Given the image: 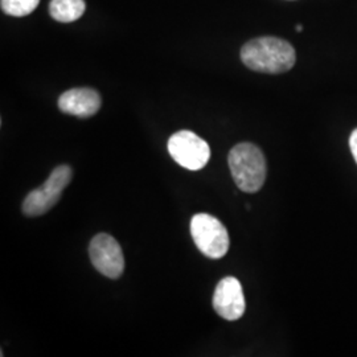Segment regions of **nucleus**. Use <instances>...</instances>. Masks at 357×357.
Here are the masks:
<instances>
[{"instance_id": "nucleus-1", "label": "nucleus", "mask_w": 357, "mask_h": 357, "mask_svg": "<svg viewBox=\"0 0 357 357\" xmlns=\"http://www.w3.org/2000/svg\"><path fill=\"white\" fill-rule=\"evenodd\" d=\"M241 60L255 72L280 75L293 68L296 56L289 41L266 36L248 41L241 50Z\"/></svg>"}, {"instance_id": "nucleus-10", "label": "nucleus", "mask_w": 357, "mask_h": 357, "mask_svg": "<svg viewBox=\"0 0 357 357\" xmlns=\"http://www.w3.org/2000/svg\"><path fill=\"white\" fill-rule=\"evenodd\" d=\"M40 0H0L3 13L16 17L26 16L38 8Z\"/></svg>"}, {"instance_id": "nucleus-9", "label": "nucleus", "mask_w": 357, "mask_h": 357, "mask_svg": "<svg viewBox=\"0 0 357 357\" xmlns=\"http://www.w3.org/2000/svg\"><path fill=\"white\" fill-rule=\"evenodd\" d=\"M85 8L84 0H52L50 13L60 23H73L84 15Z\"/></svg>"}, {"instance_id": "nucleus-5", "label": "nucleus", "mask_w": 357, "mask_h": 357, "mask_svg": "<svg viewBox=\"0 0 357 357\" xmlns=\"http://www.w3.org/2000/svg\"><path fill=\"white\" fill-rule=\"evenodd\" d=\"M168 153L178 166L190 171L204 168L211 158L209 144L190 130L178 131L169 138Z\"/></svg>"}, {"instance_id": "nucleus-7", "label": "nucleus", "mask_w": 357, "mask_h": 357, "mask_svg": "<svg viewBox=\"0 0 357 357\" xmlns=\"http://www.w3.org/2000/svg\"><path fill=\"white\" fill-rule=\"evenodd\" d=\"M213 308L222 319L234 321L243 315L246 303L243 286L234 277H225L218 282L213 294Z\"/></svg>"}, {"instance_id": "nucleus-12", "label": "nucleus", "mask_w": 357, "mask_h": 357, "mask_svg": "<svg viewBox=\"0 0 357 357\" xmlns=\"http://www.w3.org/2000/svg\"><path fill=\"white\" fill-rule=\"evenodd\" d=\"M302 29H303V26H296V31H298V32H301V31H302Z\"/></svg>"}, {"instance_id": "nucleus-11", "label": "nucleus", "mask_w": 357, "mask_h": 357, "mask_svg": "<svg viewBox=\"0 0 357 357\" xmlns=\"http://www.w3.org/2000/svg\"><path fill=\"white\" fill-rule=\"evenodd\" d=\"M349 147H351V153L354 155L355 160L357 163V128L354 130V132L351 134V138H349Z\"/></svg>"}, {"instance_id": "nucleus-6", "label": "nucleus", "mask_w": 357, "mask_h": 357, "mask_svg": "<svg viewBox=\"0 0 357 357\" xmlns=\"http://www.w3.org/2000/svg\"><path fill=\"white\" fill-rule=\"evenodd\" d=\"M89 255L91 264L101 274L112 280H118L125 270V257L121 245L113 236L100 233L90 241Z\"/></svg>"}, {"instance_id": "nucleus-8", "label": "nucleus", "mask_w": 357, "mask_h": 357, "mask_svg": "<svg viewBox=\"0 0 357 357\" xmlns=\"http://www.w3.org/2000/svg\"><path fill=\"white\" fill-rule=\"evenodd\" d=\"M101 96L90 88H76L63 93L59 98V109L65 114L89 118L101 109Z\"/></svg>"}, {"instance_id": "nucleus-4", "label": "nucleus", "mask_w": 357, "mask_h": 357, "mask_svg": "<svg viewBox=\"0 0 357 357\" xmlns=\"http://www.w3.org/2000/svg\"><path fill=\"white\" fill-rule=\"evenodd\" d=\"M72 168L69 166H59L53 169L47 181L33 191L26 195L23 202V213L26 217L43 216L51 208L57 204L63 191L72 180Z\"/></svg>"}, {"instance_id": "nucleus-3", "label": "nucleus", "mask_w": 357, "mask_h": 357, "mask_svg": "<svg viewBox=\"0 0 357 357\" xmlns=\"http://www.w3.org/2000/svg\"><path fill=\"white\" fill-rule=\"evenodd\" d=\"M191 234L197 249L208 258L220 259L229 250V233L212 215L197 213L192 217Z\"/></svg>"}, {"instance_id": "nucleus-2", "label": "nucleus", "mask_w": 357, "mask_h": 357, "mask_svg": "<svg viewBox=\"0 0 357 357\" xmlns=\"http://www.w3.org/2000/svg\"><path fill=\"white\" fill-rule=\"evenodd\" d=\"M230 172L236 185L246 193H255L266 180V159L253 143H240L228 156Z\"/></svg>"}]
</instances>
